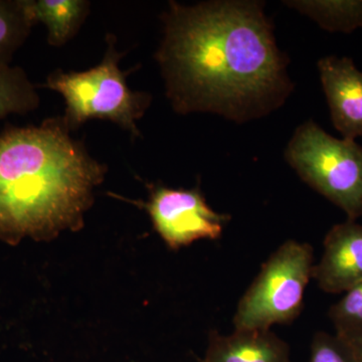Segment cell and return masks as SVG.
<instances>
[{
  "label": "cell",
  "mask_w": 362,
  "mask_h": 362,
  "mask_svg": "<svg viewBox=\"0 0 362 362\" xmlns=\"http://www.w3.org/2000/svg\"><path fill=\"white\" fill-rule=\"evenodd\" d=\"M264 2H169L156 59L177 113L243 124L280 108L293 90Z\"/></svg>",
  "instance_id": "1"
},
{
  "label": "cell",
  "mask_w": 362,
  "mask_h": 362,
  "mask_svg": "<svg viewBox=\"0 0 362 362\" xmlns=\"http://www.w3.org/2000/svg\"><path fill=\"white\" fill-rule=\"evenodd\" d=\"M70 132L54 117L0 134V242H47L84 226L108 168Z\"/></svg>",
  "instance_id": "2"
},
{
  "label": "cell",
  "mask_w": 362,
  "mask_h": 362,
  "mask_svg": "<svg viewBox=\"0 0 362 362\" xmlns=\"http://www.w3.org/2000/svg\"><path fill=\"white\" fill-rule=\"evenodd\" d=\"M115 44V37L107 35L108 45L99 65L85 71H54L40 86L63 96V118L71 131L92 119H102L117 124L134 138L140 136L137 122L149 108L152 96L128 87L127 71L123 73L119 66L123 54L117 51Z\"/></svg>",
  "instance_id": "3"
},
{
  "label": "cell",
  "mask_w": 362,
  "mask_h": 362,
  "mask_svg": "<svg viewBox=\"0 0 362 362\" xmlns=\"http://www.w3.org/2000/svg\"><path fill=\"white\" fill-rule=\"evenodd\" d=\"M286 160L309 187L341 209L349 221L362 216V147L338 139L309 120L295 131Z\"/></svg>",
  "instance_id": "4"
},
{
  "label": "cell",
  "mask_w": 362,
  "mask_h": 362,
  "mask_svg": "<svg viewBox=\"0 0 362 362\" xmlns=\"http://www.w3.org/2000/svg\"><path fill=\"white\" fill-rule=\"evenodd\" d=\"M314 266L310 245L286 240L240 298L233 315L235 330H269L276 324L294 321L303 307Z\"/></svg>",
  "instance_id": "5"
},
{
  "label": "cell",
  "mask_w": 362,
  "mask_h": 362,
  "mask_svg": "<svg viewBox=\"0 0 362 362\" xmlns=\"http://www.w3.org/2000/svg\"><path fill=\"white\" fill-rule=\"evenodd\" d=\"M154 230L169 249L178 250L199 240H218L223 235L228 214L216 213L199 188H150L149 199L142 204Z\"/></svg>",
  "instance_id": "6"
},
{
  "label": "cell",
  "mask_w": 362,
  "mask_h": 362,
  "mask_svg": "<svg viewBox=\"0 0 362 362\" xmlns=\"http://www.w3.org/2000/svg\"><path fill=\"white\" fill-rule=\"evenodd\" d=\"M312 279L330 294H342L362 283V225L347 220L331 228Z\"/></svg>",
  "instance_id": "7"
},
{
  "label": "cell",
  "mask_w": 362,
  "mask_h": 362,
  "mask_svg": "<svg viewBox=\"0 0 362 362\" xmlns=\"http://www.w3.org/2000/svg\"><path fill=\"white\" fill-rule=\"evenodd\" d=\"M331 121L343 139L362 137V71L351 59L328 56L318 62Z\"/></svg>",
  "instance_id": "8"
},
{
  "label": "cell",
  "mask_w": 362,
  "mask_h": 362,
  "mask_svg": "<svg viewBox=\"0 0 362 362\" xmlns=\"http://www.w3.org/2000/svg\"><path fill=\"white\" fill-rule=\"evenodd\" d=\"M202 362H292L289 345L269 330L214 331Z\"/></svg>",
  "instance_id": "9"
},
{
  "label": "cell",
  "mask_w": 362,
  "mask_h": 362,
  "mask_svg": "<svg viewBox=\"0 0 362 362\" xmlns=\"http://www.w3.org/2000/svg\"><path fill=\"white\" fill-rule=\"evenodd\" d=\"M33 25L44 23L47 42L62 47L70 42L89 14L90 2L85 0H25Z\"/></svg>",
  "instance_id": "10"
},
{
  "label": "cell",
  "mask_w": 362,
  "mask_h": 362,
  "mask_svg": "<svg viewBox=\"0 0 362 362\" xmlns=\"http://www.w3.org/2000/svg\"><path fill=\"white\" fill-rule=\"evenodd\" d=\"M284 4L312 18L328 32L349 33L362 28V0H294Z\"/></svg>",
  "instance_id": "11"
},
{
  "label": "cell",
  "mask_w": 362,
  "mask_h": 362,
  "mask_svg": "<svg viewBox=\"0 0 362 362\" xmlns=\"http://www.w3.org/2000/svg\"><path fill=\"white\" fill-rule=\"evenodd\" d=\"M40 95L21 66L0 65V120L11 114L25 115L39 108Z\"/></svg>",
  "instance_id": "12"
},
{
  "label": "cell",
  "mask_w": 362,
  "mask_h": 362,
  "mask_svg": "<svg viewBox=\"0 0 362 362\" xmlns=\"http://www.w3.org/2000/svg\"><path fill=\"white\" fill-rule=\"evenodd\" d=\"M33 25L25 0H0V65H11Z\"/></svg>",
  "instance_id": "13"
},
{
  "label": "cell",
  "mask_w": 362,
  "mask_h": 362,
  "mask_svg": "<svg viewBox=\"0 0 362 362\" xmlns=\"http://www.w3.org/2000/svg\"><path fill=\"white\" fill-rule=\"evenodd\" d=\"M329 318L337 334L362 330V283L345 292L341 299L331 307Z\"/></svg>",
  "instance_id": "14"
},
{
  "label": "cell",
  "mask_w": 362,
  "mask_h": 362,
  "mask_svg": "<svg viewBox=\"0 0 362 362\" xmlns=\"http://www.w3.org/2000/svg\"><path fill=\"white\" fill-rule=\"evenodd\" d=\"M309 362H357L347 342L339 335L317 332L311 343Z\"/></svg>",
  "instance_id": "15"
},
{
  "label": "cell",
  "mask_w": 362,
  "mask_h": 362,
  "mask_svg": "<svg viewBox=\"0 0 362 362\" xmlns=\"http://www.w3.org/2000/svg\"><path fill=\"white\" fill-rule=\"evenodd\" d=\"M339 337H341L349 345L356 356V361L362 362V330L349 333V334L339 335Z\"/></svg>",
  "instance_id": "16"
}]
</instances>
